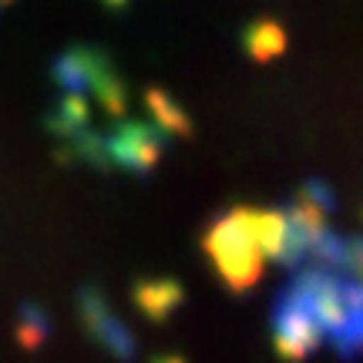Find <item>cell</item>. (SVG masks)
<instances>
[{
	"label": "cell",
	"mask_w": 363,
	"mask_h": 363,
	"mask_svg": "<svg viewBox=\"0 0 363 363\" xmlns=\"http://www.w3.org/2000/svg\"><path fill=\"white\" fill-rule=\"evenodd\" d=\"M101 4H108V7H121L125 0H101Z\"/></svg>",
	"instance_id": "30bf717a"
},
{
	"label": "cell",
	"mask_w": 363,
	"mask_h": 363,
	"mask_svg": "<svg viewBox=\"0 0 363 363\" xmlns=\"http://www.w3.org/2000/svg\"><path fill=\"white\" fill-rule=\"evenodd\" d=\"M242 44H246V51L252 57H272V54H279L286 48V34L276 21H259V24L246 27Z\"/></svg>",
	"instance_id": "52a82bcc"
},
{
	"label": "cell",
	"mask_w": 363,
	"mask_h": 363,
	"mask_svg": "<svg viewBox=\"0 0 363 363\" xmlns=\"http://www.w3.org/2000/svg\"><path fill=\"white\" fill-rule=\"evenodd\" d=\"M135 303H138V310L148 316V320H169L172 313L179 310L182 303V286L175 279H142V283L135 286Z\"/></svg>",
	"instance_id": "5b68a950"
},
{
	"label": "cell",
	"mask_w": 363,
	"mask_h": 363,
	"mask_svg": "<svg viewBox=\"0 0 363 363\" xmlns=\"http://www.w3.org/2000/svg\"><path fill=\"white\" fill-rule=\"evenodd\" d=\"M272 330H276V350L283 353L286 360H303L306 353H313L323 340V330L316 326L306 306L299 303L293 293H286L276 306V320H272Z\"/></svg>",
	"instance_id": "3957f363"
},
{
	"label": "cell",
	"mask_w": 363,
	"mask_h": 363,
	"mask_svg": "<svg viewBox=\"0 0 363 363\" xmlns=\"http://www.w3.org/2000/svg\"><path fill=\"white\" fill-rule=\"evenodd\" d=\"M152 363H185V360H182V357H155Z\"/></svg>",
	"instance_id": "9c48e42d"
},
{
	"label": "cell",
	"mask_w": 363,
	"mask_h": 363,
	"mask_svg": "<svg viewBox=\"0 0 363 363\" xmlns=\"http://www.w3.org/2000/svg\"><path fill=\"white\" fill-rule=\"evenodd\" d=\"M165 131H158L155 125L145 121H128L125 128H118L111 138H104L108 148V162H115L118 169L125 172H148L162 155L165 145Z\"/></svg>",
	"instance_id": "7a4b0ae2"
},
{
	"label": "cell",
	"mask_w": 363,
	"mask_h": 363,
	"mask_svg": "<svg viewBox=\"0 0 363 363\" xmlns=\"http://www.w3.org/2000/svg\"><path fill=\"white\" fill-rule=\"evenodd\" d=\"M256 222H259V208H235L233 216L219 219L206 235V252L233 289H249L259 279L266 256L259 249Z\"/></svg>",
	"instance_id": "6da1fadb"
},
{
	"label": "cell",
	"mask_w": 363,
	"mask_h": 363,
	"mask_svg": "<svg viewBox=\"0 0 363 363\" xmlns=\"http://www.w3.org/2000/svg\"><path fill=\"white\" fill-rule=\"evenodd\" d=\"M145 104L152 108V125H155L158 131H165V135H189L192 131V125H189V118L182 115V108L175 101H169V94L165 91L152 88L148 94H145Z\"/></svg>",
	"instance_id": "8992f818"
},
{
	"label": "cell",
	"mask_w": 363,
	"mask_h": 363,
	"mask_svg": "<svg viewBox=\"0 0 363 363\" xmlns=\"http://www.w3.org/2000/svg\"><path fill=\"white\" fill-rule=\"evenodd\" d=\"M17 337L24 340L27 347H38L40 340L48 337V320L38 306H24L21 310V326H17Z\"/></svg>",
	"instance_id": "ba28073f"
},
{
	"label": "cell",
	"mask_w": 363,
	"mask_h": 363,
	"mask_svg": "<svg viewBox=\"0 0 363 363\" xmlns=\"http://www.w3.org/2000/svg\"><path fill=\"white\" fill-rule=\"evenodd\" d=\"M81 320H84L91 337L98 340L108 353H115L121 360H131V357H135V350H138V347H135V337L115 320V313L108 310V303H104L101 293H84V296H81Z\"/></svg>",
	"instance_id": "277c9868"
}]
</instances>
